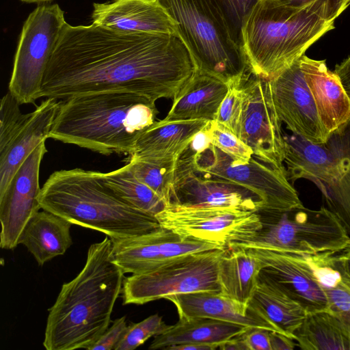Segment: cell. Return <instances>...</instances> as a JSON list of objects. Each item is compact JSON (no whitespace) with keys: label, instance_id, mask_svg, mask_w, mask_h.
Listing matches in <instances>:
<instances>
[{"label":"cell","instance_id":"e0dca14e","mask_svg":"<svg viewBox=\"0 0 350 350\" xmlns=\"http://www.w3.org/2000/svg\"><path fill=\"white\" fill-rule=\"evenodd\" d=\"M232 245L246 248L259 258L264 264L261 273L276 282L307 312L329 308L325 291L316 278L305 254L282 251L252 241Z\"/></svg>","mask_w":350,"mask_h":350},{"label":"cell","instance_id":"484cf974","mask_svg":"<svg viewBox=\"0 0 350 350\" xmlns=\"http://www.w3.org/2000/svg\"><path fill=\"white\" fill-rule=\"evenodd\" d=\"M247 308L275 325L282 334L294 340V333L307 314L304 308L276 282L260 273Z\"/></svg>","mask_w":350,"mask_h":350},{"label":"cell","instance_id":"7bdbcfd3","mask_svg":"<svg viewBox=\"0 0 350 350\" xmlns=\"http://www.w3.org/2000/svg\"><path fill=\"white\" fill-rule=\"evenodd\" d=\"M342 85L350 98V55L341 64L337 65L334 70Z\"/></svg>","mask_w":350,"mask_h":350},{"label":"cell","instance_id":"6da1fadb","mask_svg":"<svg viewBox=\"0 0 350 350\" xmlns=\"http://www.w3.org/2000/svg\"><path fill=\"white\" fill-rule=\"evenodd\" d=\"M195 70L190 53L178 34L125 33L93 23H66L39 97L64 100L126 92L154 102L174 99Z\"/></svg>","mask_w":350,"mask_h":350},{"label":"cell","instance_id":"f1b7e54d","mask_svg":"<svg viewBox=\"0 0 350 350\" xmlns=\"http://www.w3.org/2000/svg\"><path fill=\"white\" fill-rule=\"evenodd\" d=\"M248 327L217 319L193 317L179 318L161 334L154 337L149 349L188 343L207 345L216 349L226 341L245 332Z\"/></svg>","mask_w":350,"mask_h":350},{"label":"cell","instance_id":"4fadbf2b","mask_svg":"<svg viewBox=\"0 0 350 350\" xmlns=\"http://www.w3.org/2000/svg\"><path fill=\"white\" fill-rule=\"evenodd\" d=\"M241 85L243 106L237 137L252 149L258 160L286 170L284 133L269 81L249 72Z\"/></svg>","mask_w":350,"mask_h":350},{"label":"cell","instance_id":"836d02e7","mask_svg":"<svg viewBox=\"0 0 350 350\" xmlns=\"http://www.w3.org/2000/svg\"><path fill=\"white\" fill-rule=\"evenodd\" d=\"M168 326L158 314L150 315L140 322L131 323L114 350H133L150 338L163 332Z\"/></svg>","mask_w":350,"mask_h":350},{"label":"cell","instance_id":"603a6c76","mask_svg":"<svg viewBox=\"0 0 350 350\" xmlns=\"http://www.w3.org/2000/svg\"><path fill=\"white\" fill-rule=\"evenodd\" d=\"M229 86L224 81L195 70L174 98L165 120H214Z\"/></svg>","mask_w":350,"mask_h":350},{"label":"cell","instance_id":"d590c367","mask_svg":"<svg viewBox=\"0 0 350 350\" xmlns=\"http://www.w3.org/2000/svg\"><path fill=\"white\" fill-rule=\"evenodd\" d=\"M211 144L230 156L234 163H246L254 155L252 149L234 134L219 128L213 120L206 126Z\"/></svg>","mask_w":350,"mask_h":350},{"label":"cell","instance_id":"ac0fdd59","mask_svg":"<svg viewBox=\"0 0 350 350\" xmlns=\"http://www.w3.org/2000/svg\"><path fill=\"white\" fill-rule=\"evenodd\" d=\"M269 81L277 114L286 128L314 143L325 144L329 135L320 121L300 59Z\"/></svg>","mask_w":350,"mask_h":350},{"label":"cell","instance_id":"8d00e7d4","mask_svg":"<svg viewBox=\"0 0 350 350\" xmlns=\"http://www.w3.org/2000/svg\"><path fill=\"white\" fill-rule=\"evenodd\" d=\"M324 290L329 309L341 320L350 334V287L341 280L336 286Z\"/></svg>","mask_w":350,"mask_h":350},{"label":"cell","instance_id":"cb8c5ba5","mask_svg":"<svg viewBox=\"0 0 350 350\" xmlns=\"http://www.w3.org/2000/svg\"><path fill=\"white\" fill-rule=\"evenodd\" d=\"M284 163L293 184L300 178L313 182L321 191L335 176V162L325 144H316L295 134L284 133Z\"/></svg>","mask_w":350,"mask_h":350},{"label":"cell","instance_id":"7a4b0ae2","mask_svg":"<svg viewBox=\"0 0 350 350\" xmlns=\"http://www.w3.org/2000/svg\"><path fill=\"white\" fill-rule=\"evenodd\" d=\"M122 269L112 256L107 236L92 244L78 275L64 283L49 309L43 346L47 350L88 349L109 327L122 293Z\"/></svg>","mask_w":350,"mask_h":350},{"label":"cell","instance_id":"60d3db41","mask_svg":"<svg viewBox=\"0 0 350 350\" xmlns=\"http://www.w3.org/2000/svg\"><path fill=\"white\" fill-rule=\"evenodd\" d=\"M278 3L296 7L301 8L307 5L316 0H273ZM331 9L334 16L337 18L339 15L345 11V10L350 5V0H330Z\"/></svg>","mask_w":350,"mask_h":350},{"label":"cell","instance_id":"3957f363","mask_svg":"<svg viewBox=\"0 0 350 350\" xmlns=\"http://www.w3.org/2000/svg\"><path fill=\"white\" fill-rule=\"evenodd\" d=\"M157 113L155 102L134 93L75 96L60 101L49 138L104 155H131Z\"/></svg>","mask_w":350,"mask_h":350},{"label":"cell","instance_id":"4dcf8cb0","mask_svg":"<svg viewBox=\"0 0 350 350\" xmlns=\"http://www.w3.org/2000/svg\"><path fill=\"white\" fill-rule=\"evenodd\" d=\"M102 182L130 205L156 217L167 204L134 175L129 163L108 172H98Z\"/></svg>","mask_w":350,"mask_h":350},{"label":"cell","instance_id":"83f0119b","mask_svg":"<svg viewBox=\"0 0 350 350\" xmlns=\"http://www.w3.org/2000/svg\"><path fill=\"white\" fill-rule=\"evenodd\" d=\"M72 224L51 212H37L27 222L18 243L25 245L39 265L63 255L72 244Z\"/></svg>","mask_w":350,"mask_h":350},{"label":"cell","instance_id":"ba28073f","mask_svg":"<svg viewBox=\"0 0 350 350\" xmlns=\"http://www.w3.org/2000/svg\"><path fill=\"white\" fill-rule=\"evenodd\" d=\"M226 249L186 254L157 269L124 278L123 305H141L178 294L219 291V262Z\"/></svg>","mask_w":350,"mask_h":350},{"label":"cell","instance_id":"5bb4252c","mask_svg":"<svg viewBox=\"0 0 350 350\" xmlns=\"http://www.w3.org/2000/svg\"><path fill=\"white\" fill-rule=\"evenodd\" d=\"M47 149L45 141L36 146L15 172L0 195V246L12 250L29 219L41 208L40 169Z\"/></svg>","mask_w":350,"mask_h":350},{"label":"cell","instance_id":"7c38bea8","mask_svg":"<svg viewBox=\"0 0 350 350\" xmlns=\"http://www.w3.org/2000/svg\"><path fill=\"white\" fill-rule=\"evenodd\" d=\"M60 101L46 98L36 109L23 113L8 92L0 105V195L33 148L50 137Z\"/></svg>","mask_w":350,"mask_h":350},{"label":"cell","instance_id":"9c48e42d","mask_svg":"<svg viewBox=\"0 0 350 350\" xmlns=\"http://www.w3.org/2000/svg\"><path fill=\"white\" fill-rule=\"evenodd\" d=\"M66 23L57 3L37 6L25 20L8 85V92L20 105L40 98L46 69Z\"/></svg>","mask_w":350,"mask_h":350},{"label":"cell","instance_id":"f6af8a7d","mask_svg":"<svg viewBox=\"0 0 350 350\" xmlns=\"http://www.w3.org/2000/svg\"><path fill=\"white\" fill-rule=\"evenodd\" d=\"M165 350H215L214 347L207 345L188 343L167 347Z\"/></svg>","mask_w":350,"mask_h":350},{"label":"cell","instance_id":"ab89813d","mask_svg":"<svg viewBox=\"0 0 350 350\" xmlns=\"http://www.w3.org/2000/svg\"><path fill=\"white\" fill-rule=\"evenodd\" d=\"M270 332L263 328H247L241 334L247 350H271Z\"/></svg>","mask_w":350,"mask_h":350},{"label":"cell","instance_id":"2e32d148","mask_svg":"<svg viewBox=\"0 0 350 350\" xmlns=\"http://www.w3.org/2000/svg\"><path fill=\"white\" fill-rule=\"evenodd\" d=\"M112 256L124 273L150 271L191 253L226 249L215 244L184 239L163 227L140 236L111 239Z\"/></svg>","mask_w":350,"mask_h":350},{"label":"cell","instance_id":"b9f144b4","mask_svg":"<svg viewBox=\"0 0 350 350\" xmlns=\"http://www.w3.org/2000/svg\"><path fill=\"white\" fill-rule=\"evenodd\" d=\"M293 340V339L283 334L270 332L271 350H293L297 345Z\"/></svg>","mask_w":350,"mask_h":350},{"label":"cell","instance_id":"ee69618b","mask_svg":"<svg viewBox=\"0 0 350 350\" xmlns=\"http://www.w3.org/2000/svg\"><path fill=\"white\" fill-rule=\"evenodd\" d=\"M243 333V332H242ZM241 333V334H242ZM241 334L224 342L219 347L221 350H247Z\"/></svg>","mask_w":350,"mask_h":350},{"label":"cell","instance_id":"e575fe53","mask_svg":"<svg viewBox=\"0 0 350 350\" xmlns=\"http://www.w3.org/2000/svg\"><path fill=\"white\" fill-rule=\"evenodd\" d=\"M240 85H230L222 100L215 120L220 129L237 136L242 114L243 92Z\"/></svg>","mask_w":350,"mask_h":350},{"label":"cell","instance_id":"5b68a950","mask_svg":"<svg viewBox=\"0 0 350 350\" xmlns=\"http://www.w3.org/2000/svg\"><path fill=\"white\" fill-rule=\"evenodd\" d=\"M39 202L42 209L111 239L140 236L162 227L155 216L116 196L95 171L54 172L41 188Z\"/></svg>","mask_w":350,"mask_h":350},{"label":"cell","instance_id":"7402d4cb","mask_svg":"<svg viewBox=\"0 0 350 350\" xmlns=\"http://www.w3.org/2000/svg\"><path fill=\"white\" fill-rule=\"evenodd\" d=\"M176 306L179 318L204 317L281 333L256 312L245 310L220 291H200L166 298ZM282 334V333H281Z\"/></svg>","mask_w":350,"mask_h":350},{"label":"cell","instance_id":"9a60e30c","mask_svg":"<svg viewBox=\"0 0 350 350\" xmlns=\"http://www.w3.org/2000/svg\"><path fill=\"white\" fill-rule=\"evenodd\" d=\"M194 156L195 153L189 148L182 154L170 204L254 212L263 210L262 200L254 191L239 185L204 178L196 174Z\"/></svg>","mask_w":350,"mask_h":350},{"label":"cell","instance_id":"52a82bcc","mask_svg":"<svg viewBox=\"0 0 350 350\" xmlns=\"http://www.w3.org/2000/svg\"><path fill=\"white\" fill-rule=\"evenodd\" d=\"M267 221L250 241L301 254L335 252L346 245L350 236L339 219L327 207L304 206L282 212H265Z\"/></svg>","mask_w":350,"mask_h":350},{"label":"cell","instance_id":"ffe728a7","mask_svg":"<svg viewBox=\"0 0 350 350\" xmlns=\"http://www.w3.org/2000/svg\"><path fill=\"white\" fill-rule=\"evenodd\" d=\"M300 68L322 126L329 135L350 119V98L338 77L327 68L325 60H315L304 55L300 58Z\"/></svg>","mask_w":350,"mask_h":350},{"label":"cell","instance_id":"1f68e13d","mask_svg":"<svg viewBox=\"0 0 350 350\" xmlns=\"http://www.w3.org/2000/svg\"><path fill=\"white\" fill-rule=\"evenodd\" d=\"M180 157L175 160L163 162L129 157L128 163L137 179L152 189L168 205L176 182Z\"/></svg>","mask_w":350,"mask_h":350},{"label":"cell","instance_id":"277c9868","mask_svg":"<svg viewBox=\"0 0 350 350\" xmlns=\"http://www.w3.org/2000/svg\"><path fill=\"white\" fill-rule=\"evenodd\" d=\"M334 20L330 0H316L301 8L260 0L241 30L249 72L267 80L274 78L334 29Z\"/></svg>","mask_w":350,"mask_h":350},{"label":"cell","instance_id":"f35d334b","mask_svg":"<svg viewBox=\"0 0 350 350\" xmlns=\"http://www.w3.org/2000/svg\"><path fill=\"white\" fill-rule=\"evenodd\" d=\"M324 254L329 264L338 271L342 280L350 287V240L342 249Z\"/></svg>","mask_w":350,"mask_h":350},{"label":"cell","instance_id":"44dd1931","mask_svg":"<svg viewBox=\"0 0 350 350\" xmlns=\"http://www.w3.org/2000/svg\"><path fill=\"white\" fill-rule=\"evenodd\" d=\"M209 122L199 119L154 121L141 133L130 157L159 162L175 160Z\"/></svg>","mask_w":350,"mask_h":350},{"label":"cell","instance_id":"4316f807","mask_svg":"<svg viewBox=\"0 0 350 350\" xmlns=\"http://www.w3.org/2000/svg\"><path fill=\"white\" fill-rule=\"evenodd\" d=\"M325 144L335 162V176L321 192L350 235V119L331 132Z\"/></svg>","mask_w":350,"mask_h":350},{"label":"cell","instance_id":"30bf717a","mask_svg":"<svg viewBox=\"0 0 350 350\" xmlns=\"http://www.w3.org/2000/svg\"><path fill=\"white\" fill-rule=\"evenodd\" d=\"M193 167L202 177L229 182L254 191L264 202L263 212H282L304 206L287 177L286 170L253 157L246 163H237L211 144L195 154Z\"/></svg>","mask_w":350,"mask_h":350},{"label":"cell","instance_id":"8992f818","mask_svg":"<svg viewBox=\"0 0 350 350\" xmlns=\"http://www.w3.org/2000/svg\"><path fill=\"white\" fill-rule=\"evenodd\" d=\"M175 21L196 70L228 86L240 85L248 74L243 50L232 41L211 0H158Z\"/></svg>","mask_w":350,"mask_h":350},{"label":"cell","instance_id":"f546056e","mask_svg":"<svg viewBox=\"0 0 350 350\" xmlns=\"http://www.w3.org/2000/svg\"><path fill=\"white\" fill-rule=\"evenodd\" d=\"M294 336L301 349L350 350V334L329 308L307 312Z\"/></svg>","mask_w":350,"mask_h":350},{"label":"cell","instance_id":"8fae6325","mask_svg":"<svg viewBox=\"0 0 350 350\" xmlns=\"http://www.w3.org/2000/svg\"><path fill=\"white\" fill-rule=\"evenodd\" d=\"M161 226L180 238L228 248L252 240L263 227L258 212L170 204L156 215Z\"/></svg>","mask_w":350,"mask_h":350},{"label":"cell","instance_id":"d6986e66","mask_svg":"<svg viewBox=\"0 0 350 350\" xmlns=\"http://www.w3.org/2000/svg\"><path fill=\"white\" fill-rule=\"evenodd\" d=\"M93 24L125 33L178 34L177 25L158 0L94 3Z\"/></svg>","mask_w":350,"mask_h":350},{"label":"cell","instance_id":"bcb514c9","mask_svg":"<svg viewBox=\"0 0 350 350\" xmlns=\"http://www.w3.org/2000/svg\"><path fill=\"white\" fill-rule=\"evenodd\" d=\"M23 2L27 3H44L51 1L53 0H21Z\"/></svg>","mask_w":350,"mask_h":350},{"label":"cell","instance_id":"d4e9b609","mask_svg":"<svg viewBox=\"0 0 350 350\" xmlns=\"http://www.w3.org/2000/svg\"><path fill=\"white\" fill-rule=\"evenodd\" d=\"M263 267L262 261L247 249L228 247L219 262V291L247 310Z\"/></svg>","mask_w":350,"mask_h":350},{"label":"cell","instance_id":"d6a6232c","mask_svg":"<svg viewBox=\"0 0 350 350\" xmlns=\"http://www.w3.org/2000/svg\"><path fill=\"white\" fill-rule=\"evenodd\" d=\"M211 1L223 18L232 41L242 49L241 30L243 22L260 0Z\"/></svg>","mask_w":350,"mask_h":350},{"label":"cell","instance_id":"74e56055","mask_svg":"<svg viewBox=\"0 0 350 350\" xmlns=\"http://www.w3.org/2000/svg\"><path fill=\"white\" fill-rule=\"evenodd\" d=\"M127 327L125 316L116 319L88 350H114L123 337Z\"/></svg>","mask_w":350,"mask_h":350}]
</instances>
